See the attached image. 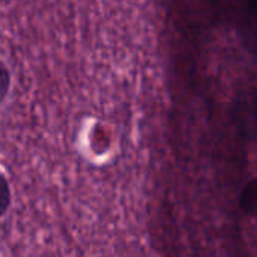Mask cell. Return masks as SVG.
Segmentation results:
<instances>
[{
  "label": "cell",
  "mask_w": 257,
  "mask_h": 257,
  "mask_svg": "<svg viewBox=\"0 0 257 257\" xmlns=\"http://www.w3.org/2000/svg\"><path fill=\"white\" fill-rule=\"evenodd\" d=\"M11 87V74L3 62H0V102L6 98Z\"/></svg>",
  "instance_id": "2"
},
{
  "label": "cell",
  "mask_w": 257,
  "mask_h": 257,
  "mask_svg": "<svg viewBox=\"0 0 257 257\" xmlns=\"http://www.w3.org/2000/svg\"><path fill=\"white\" fill-rule=\"evenodd\" d=\"M11 205V188L3 175H0V217H3Z\"/></svg>",
  "instance_id": "1"
}]
</instances>
